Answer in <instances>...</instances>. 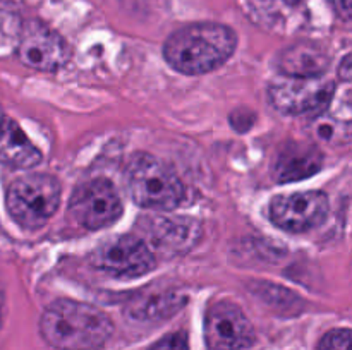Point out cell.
Instances as JSON below:
<instances>
[{"instance_id":"cell-1","label":"cell","mask_w":352,"mask_h":350,"mask_svg":"<svg viewBox=\"0 0 352 350\" xmlns=\"http://www.w3.org/2000/svg\"><path fill=\"white\" fill-rule=\"evenodd\" d=\"M40 333L57 350H100L112 336L113 323L95 305L60 299L43 311Z\"/></svg>"},{"instance_id":"cell-2","label":"cell","mask_w":352,"mask_h":350,"mask_svg":"<svg viewBox=\"0 0 352 350\" xmlns=\"http://www.w3.org/2000/svg\"><path fill=\"white\" fill-rule=\"evenodd\" d=\"M237 47L230 27L196 23L174 31L164 45V57L172 69L186 75H201L226 64Z\"/></svg>"},{"instance_id":"cell-3","label":"cell","mask_w":352,"mask_h":350,"mask_svg":"<svg viewBox=\"0 0 352 350\" xmlns=\"http://www.w3.org/2000/svg\"><path fill=\"white\" fill-rule=\"evenodd\" d=\"M60 182L54 175H24L7 189V211L21 229L38 230L55 215L60 206Z\"/></svg>"},{"instance_id":"cell-4","label":"cell","mask_w":352,"mask_h":350,"mask_svg":"<svg viewBox=\"0 0 352 350\" xmlns=\"http://www.w3.org/2000/svg\"><path fill=\"white\" fill-rule=\"evenodd\" d=\"M127 189L138 206L158 211H170L186 198L184 184L175 172L150 154H141L131 163Z\"/></svg>"},{"instance_id":"cell-5","label":"cell","mask_w":352,"mask_h":350,"mask_svg":"<svg viewBox=\"0 0 352 350\" xmlns=\"http://www.w3.org/2000/svg\"><path fill=\"white\" fill-rule=\"evenodd\" d=\"M336 82L325 75L294 78L282 75L268 88L272 105L284 115L320 113L333 98Z\"/></svg>"},{"instance_id":"cell-6","label":"cell","mask_w":352,"mask_h":350,"mask_svg":"<svg viewBox=\"0 0 352 350\" xmlns=\"http://www.w3.org/2000/svg\"><path fill=\"white\" fill-rule=\"evenodd\" d=\"M69 213L86 230L112 225L122 215V201L107 178H93L74 189L69 199Z\"/></svg>"},{"instance_id":"cell-7","label":"cell","mask_w":352,"mask_h":350,"mask_svg":"<svg viewBox=\"0 0 352 350\" xmlns=\"http://www.w3.org/2000/svg\"><path fill=\"white\" fill-rule=\"evenodd\" d=\"M330 211L329 196L322 191L292 192L270 201V220L287 232H308L327 220Z\"/></svg>"},{"instance_id":"cell-8","label":"cell","mask_w":352,"mask_h":350,"mask_svg":"<svg viewBox=\"0 0 352 350\" xmlns=\"http://www.w3.org/2000/svg\"><path fill=\"white\" fill-rule=\"evenodd\" d=\"M205 336L208 350H244L253 345L256 335L243 309L220 301L206 312Z\"/></svg>"},{"instance_id":"cell-9","label":"cell","mask_w":352,"mask_h":350,"mask_svg":"<svg viewBox=\"0 0 352 350\" xmlns=\"http://www.w3.org/2000/svg\"><path fill=\"white\" fill-rule=\"evenodd\" d=\"M17 57L26 67L52 72L67 64L71 50L57 31L40 21H30L21 33Z\"/></svg>"},{"instance_id":"cell-10","label":"cell","mask_w":352,"mask_h":350,"mask_svg":"<svg viewBox=\"0 0 352 350\" xmlns=\"http://www.w3.org/2000/svg\"><path fill=\"white\" fill-rule=\"evenodd\" d=\"M96 264L116 278H138L150 273L157 266L155 254L143 239L122 235L110 240L100 249Z\"/></svg>"},{"instance_id":"cell-11","label":"cell","mask_w":352,"mask_h":350,"mask_svg":"<svg viewBox=\"0 0 352 350\" xmlns=\"http://www.w3.org/2000/svg\"><path fill=\"white\" fill-rule=\"evenodd\" d=\"M323 156L320 150H316L311 144L292 143L282 148L275 161L274 174L277 182L287 184V182L302 180L316 172L322 170Z\"/></svg>"},{"instance_id":"cell-12","label":"cell","mask_w":352,"mask_h":350,"mask_svg":"<svg viewBox=\"0 0 352 350\" xmlns=\"http://www.w3.org/2000/svg\"><path fill=\"white\" fill-rule=\"evenodd\" d=\"M41 153L16 120L0 122V163L10 168H31L40 163Z\"/></svg>"},{"instance_id":"cell-13","label":"cell","mask_w":352,"mask_h":350,"mask_svg":"<svg viewBox=\"0 0 352 350\" xmlns=\"http://www.w3.org/2000/svg\"><path fill=\"white\" fill-rule=\"evenodd\" d=\"M280 71L284 75H294V78H315L323 75L330 65V57L325 48L311 41H301L280 55Z\"/></svg>"},{"instance_id":"cell-14","label":"cell","mask_w":352,"mask_h":350,"mask_svg":"<svg viewBox=\"0 0 352 350\" xmlns=\"http://www.w3.org/2000/svg\"><path fill=\"white\" fill-rule=\"evenodd\" d=\"M309 136L322 146L340 148L351 143V124L332 113H316L308 124Z\"/></svg>"},{"instance_id":"cell-15","label":"cell","mask_w":352,"mask_h":350,"mask_svg":"<svg viewBox=\"0 0 352 350\" xmlns=\"http://www.w3.org/2000/svg\"><path fill=\"white\" fill-rule=\"evenodd\" d=\"M184 297H179L172 292L170 294L164 292V294L148 295V297L136 301L134 304H131L127 314L138 321H157V319H164L174 314L177 309L184 305Z\"/></svg>"},{"instance_id":"cell-16","label":"cell","mask_w":352,"mask_h":350,"mask_svg":"<svg viewBox=\"0 0 352 350\" xmlns=\"http://www.w3.org/2000/svg\"><path fill=\"white\" fill-rule=\"evenodd\" d=\"M320 350H351V329H332L320 342Z\"/></svg>"},{"instance_id":"cell-17","label":"cell","mask_w":352,"mask_h":350,"mask_svg":"<svg viewBox=\"0 0 352 350\" xmlns=\"http://www.w3.org/2000/svg\"><path fill=\"white\" fill-rule=\"evenodd\" d=\"M148 350H189L188 336H186L184 331L170 333V335L158 340V342L155 343V345H151Z\"/></svg>"},{"instance_id":"cell-18","label":"cell","mask_w":352,"mask_h":350,"mask_svg":"<svg viewBox=\"0 0 352 350\" xmlns=\"http://www.w3.org/2000/svg\"><path fill=\"white\" fill-rule=\"evenodd\" d=\"M330 7L333 9V12L340 17L342 21H351L352 16V0H329Z\"/></svg>"},{"instance_id":"cell-19","label":"cell","mask_w":352,"mask_h":350,"mask_svg":"<svg viewBox=\"0 0 352 350\" xmlns=\"http://www.w3.org/2000/svg\"><path fill=\"white\" fill-rule=\"evenodd\" d=\"M342 78H344V81H349V79H351V57H349V55H347V57L344 58Z\"/></svg>"},{"instance_id":"cell-20","label":"cell","mask_w":352,"mask_h":350,"mask_svg":"<svg viewBox=\"0 0 352 350\" xmlns=\"http://www.w3.org/2000/svg\"><path fill=\"white\" fill-rule=\"evenodd\" d=\"M285 2H287L289 5H296V3H301L302 0H285Z\"/></svg>"},{"instance_id":"cell-21","label":"cell","mask_w":352,"mask_h":350,"mask_svg":"<svg viewBox=\"0 0 352 350\" xmlns=\"http://www.w3.org/2000/svg\"><path fill=\"white\" fill-rule=\"evenodd\" d=\"M2 119H3V115H2V108H0V122H2Z\"/></svg>"}]
</instances>
